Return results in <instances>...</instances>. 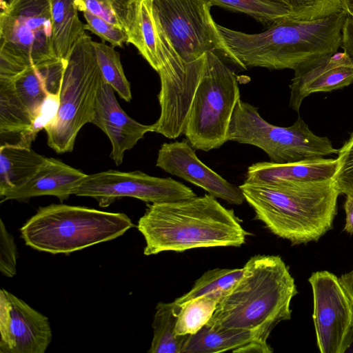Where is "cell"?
Here are the masks:
<instances>
[{
	"instance_id": "38",
	"label": "cell",
	"mask_w": 353,
	"mask_h": 353,
	"mask_svg": "<svg viewBox=\"0 0 353 353\" xmlns=\"http://www.w3.org/2000/svg\"><path fill=\"white\" fill-rule=\"evenodd\" d=\"M343 10L353 20V0H341Z\"/></svg>"
},
{
	"instance_id": "17",
	"label": "cell",
	"mask_w": 353,
	"mask_h": 353,
	"mask_svg": "<svg viewBox=\"0 0 353 353\" xmlns=\"http://www.w3.org/2000/svg\"><path fill=\"white\" fill-rule=\"evenodd\" d=\"M114 91L103 80L91 123L109 138L112 145L110 158L119 165L124 152L132 149L145 134L153 132V124L144 125L130 117L119 105Z\"/></svg>"
},
{
	"instance_id": "28",
	"label": "cell",
	"mask_w": 353,
	"mask_h": 353,
	"mask_svg": "<svg viewBox=\"0 0 353 353\" xmlns=\"http://www.w3.org/2000/svg\"><path fill=\"white\" fill-rule=\"evenodd\" d=\"M93 46L103 79L123 99L130 102L132 97L130 83L124 74L119 53L104 41H93Z\"/></svg>"
},
{
	"instance_id": "2",
	"label": "cell",
	"mask_w": 353,
	"mask_h": 353,
	"mask_svg": "<svg viewBox=\"0 0 353 353\" xmlns=\"http://www.w3.org/2000/svg\"><path fill=\"white\" fill-rule=\"evenodd\" d=\"M137 229L144 237L146 256L165 251L239 247L248 235L234 211L209 194L148 204Z\"/></svg>"
},
{
	"instance_id": "6",
	"label": "cell",
	"mask_w": 353,
	"mask_h": 353,
	"mask_svg": "<svg viewBox=\"0 0 353 353\" xmlns=\"http://www.w3.org/2000/svg\"><path fill=\"white\" fill-rule=\"evenodd\" d=\"M66 60L59 58L0 78V134H18L30 146L37 133L54 117Z\"/></svg>"
},
{
	"instance_id": "13",
	"label": "cell",
	"mask_w": 353,
	"mask_h": 353,
	"mask_svg": "<svg viewBox=\"0 0 353 353\" xmlns=\"http://www.w3.org/2000/svg\"><path fill=\"white\" fill-rule=\"evenodd\" d=\"M308 281L313 295L317 347L321 353H342L353 327V304L333 273L317 271Z\"/></svg>"
},
{
	"instance_id": "1",
	"label": "cell",
	"mask_w": 353,
	"mask_h": 353,
	"mask_svg": "<svg viewBox=\"0 0 353 353\" xmlns=\"http://www.w3.org/2000/svg\"><path fill=\"white\" fill-rule=\"evenodd\" d=\"M347 17L343 10L312 21L287 17L256 34L216 25L229 60L239 68L294 70L310 59L338 52Z\"/></svg>"
},
{
	"instance_id": "12",
	"label": "cell",
	"mask_w": 353,
	"mask_h": 353,
	"mask_svg": "<svg viewBox=\"0 0 353 353\" xmlns=\"http://www.w3.org/2000/svg\"><path fill=\"white\" fill-rule=\"evenodd\" d=\"M72 194L94 198L102 208L123 197L162 203L196 196L190 188L170 177L152 176L141 171L112 170L86 174L74 188Z\"/></svg>"
},
{
	"instance_id": "20",
	"label": "cell",
	"mask_w": 353,
	"mask_h": 353,
	"mask_svg": "<svg viewBox=\"0 0 353 353\" xmlns=\"http://www.w3.org/2000/svg\"><path fill=\"white\" fill-rule=\"evenodd\" d=\"M271 353L268 343L259 341L250 332L239 330H215L204 325L194 334L187 336L181 353Z\"/></svg>"
},
{
	"instance_id": "32",
	"label": "cell",
	"mask_w": 353,
	"mask_h": 353,
	"mask_svg": "<svg viewBox=\"0 0 353 353\" xmlns=\"http://www.w3.org/2000/svg\"><path fill=\"white\" fill-rule=\"evenodd\" d=\"M86 21L85 30H88L99 37L102 41H107L113 47H121L128 41L127 32L121 28L114 25L89 12H83Z\"/></svg>"
},
{
	"instance_id": "30",
	"label": "cell",
	"mask_w": 353,
	"mask_h": 353,
	"mask_svg": "<svg viewBox=\"0 0 353 353\" xmlns=\"http://www.w3.org/2000/svg\"><path fill=\"white\" fill-rule=\"evenodd\" d=\"M290 18L312 21L343 11L341 0H286Z\"/></svg>"
},
{
	"instance_id": "5",
	"label": "cell",
	"mask_w": 353,
	"mask_h": 353,
	"mask_svg": "<svg viewBox=\"0 0 353 353\" xmlns=\"http://www.w3.org/2000/svg\"><path fill=\"white\" fill-rule=\"evenodd\" d=\"M132 227L124 213L53 203L39 207L20 233L25 244L36 250L69 254L117 239Z\"/></svg>"
},
{
	"instance_id": "23",
	"label": "cell",
	"mask_w": 353,
	"mask_h": 353,
	"mask_svg": "<svg viewBox=\"0 0 353 353\" xmlns=\"http://www.w3.org/2000/svg\"><path fill=\"white\" fill-rule=\"evenodd\" d=\"M142 0H75L79 11L89 12L123 29L133 43Z\"/></svg>"
},
{
	"instance_id": "39",
	"label": "cell",
	"mask_w": 353,
	"mask_h": 353,
	"mask_svg": "<svg viewBox=\"0 0 353 353\" xmlns=\"http://www.w3.org/2000/svg\"><path fill=\"white\" fill-rule=\"evenodd\" d=\"M269 1H276V2H279V3H285V4H286V5H287L286 0H269Z\"/></svg>"
},
{
	"instance_id": "34",
	"label": "cell",
	"mask_w": 353,
	"mask_h": 353,
	"mask_svg": "<svg viewBox=\"0 0 353 353\" xmlns=\"http://www.w3.org/2000/svg\"><path fill=\"white\" fill-rule=\"evenodd\" d=\"M341 48L353 62V20L349 17L343 26Z\"/></svg>"
},
{
	"instance_id": "3",
	"label": "cell",
	"mask_w": 353,
	"mask_h": 353,
	"mask_svg": "<svg viewBox=\"0 0 353 353\" xmlns=\"http://www.w3.org/2000/svg\"><path fill=\"white\" fill-rule=\"evenodd\" d=\"M238 282L221 299L207 325L215 330L253 333L264 343L274 327L290 320L298 293L288 267L278 255H255Z\"/></svg>"
},
{
	"instance_id": "18",
	"label": "cell",
	"mask_w": 353,
	"mask_h": 353,
	"mask_svg": "<svg viewBox=\"0 0 353 353\" xmlns=\"http://www.w3.org/2000/svg\"><path fill=\"white\" fill-rule=\"evenodd\" d=\"M85 176L84 172L60 160L46 157L26 182L0 193L1 202L23 201L40 196H54L63 201L72 194L74 188Z\"/></svg>"
},
{
	"instance_id": "27",
	"label": "cell",
	"mask_w": 353,
	"mask_h": 353,
	"mask_svg": "<svg viewBox=\"0 0 353 353\" xmlns=\"http://www.w3.org/2000/svg\"><path fill=\"white\" fill-rule=\"evenodd\" d=\"M217 6L234 12L250 15L269 26L283 19L290 17V10L283 3L269 0H208Z\"/></svg>"
},
{
	"instance_id": "10",
	"label": "cell",
	"mask_w": 353,
	"mask_h": 353,
	"mask_svg": "<svg viewBox=\"0 0 353 353\" xmlns=\"http://www.w3.org/2000/svg\"><path fill=\"white\" fill-rule=\"evenodd\" d=\"M250 144L263 150L271 161L293 163L338 154L327 137L313 133L301 118L289 127H279L263 119L255 106L237 101L228 132V141Z\"/></svg>"
},
{
	"instance_id": "19",
	"label": "cell",
	"mask_w": 353,
	"mask_h": 353,
	"mask_svg": "<svg viewBox=\"0 0 353 353\" xmlns=\"http://www.w3.org/2000/svg\"><path fill=\"white\" fill-rule=\"evenodd\" d=\"M337 159L320 158L293 163L258 162L248 167L245 183L255 184L307 181L333 178Z\"/></svg>"
},
{
	"instance_id": "14",
	"label": "cell",
	"mask_w": 353,
	"mask_h": 353,
	"mask_svg": "<svg viewBox=\"0 0 353 353\" xmlns=\"http://www.w3.org/2000/svg\"><path fill=\"white\" fill-rule=\"evenodd\" d=\"M0 335L1 353H44L52 339L48 318L3 288Z\"/></svg>"
},
{
	"instance_id": "8",
	"label": "cell",
	"mask_w": 353,
	"mask_h": 353,
	"mask_svg": "<svg viewBox=\"0 0 353 353\" xmlns=\"http://www.w3.org/2000/svg\"><path fill=\"white\" fill-rule=\"evenodd\" d=\"M58 59L50 0H9L0 14V78Z\"/></svg>"
},
{
	"instance_id": "16",
	"label": "cell",
	"mask_w": 353,
	"mask_h": 353,
	"mask_svg": "<svg viewBox=\"0 0 353 353\" xmlns=\"http://www.w3.org/2000/svg\"><path fill=\"white\" fill-rule=\"evenodd\" d=\"M294 71L290 106L298 112L309 95L342 89L353 83V62L344 51L313 58Z\"/></svg>"
},
{
	"instance_id": "21",
	"label": "cell",
	"mask_w": 353,
	"mask_h": 353,
	"mask_svg": "<svg viewBox=\"0 0 353 353\" xmlns=\"http://www.w3.org/2000/svg\"><path fill=\"white\" fill-rule=\"evenodd\" d=\"M46 157L19 143L0 148V193L26 182L43 163Z\"/></svg>"
},
{
	"instance_id": "4",
	"label": "cell",
	"mask_w": 353,
	"mask_h": 353,
	"mask_svg": "<svg viewBox=\"0 0 353 353\" xmlns=\"http://www.w3.org/2000/svg\"><path fill=\"white\" fill-rule=\"evenodd\" d=\"M239 188L256 219L292 244L316 241L332 228L341 194L334 178Z\"/></svg>"
},
{
	"instance_id": "35",
	"label": "cell",
	"mask_w": 353,
	"mask_h": 353,
	"mask_svg": "<svg viewBox=\"0 0 353 353\" xmlns=\"http://www.w3.org/2000/svg\"><path fill=\"white\" fill-rule=\"evenodd\" d=\"M344 209L345 212L344 230L350 234H353V196H346Z\"/></svg>"
},
{
	"instance_id": "9",
	"label": "cell",
	"mask_w": 353,
	"mask_h": 353,
	"mask_svg": "<svg viewBox=\"0 0 353 353\" xmlns=\"http://www.w3.org/2000/svg\"><path fill=\"white\" fill-rule=\"evenodd\" d=\"M240 90L236 76L214 52L204 63L183 134L194 150L208 152L228 141L231 118Z\"/></svg>"
},
{
	"instance_id": "29",
	"label": "cell",
	"mask_w": 353,
	"mask_h": 353,
	"mask_svg": "<svg viewBox=\"0 0 353 353\" xmlns=\"http://www.w3.org/2000/svg\"><path fill=\"white\" fill-rule=\"evenodd\" d=\"M132 45L151 67L158 72L160 68L158 52L159 41L148 0L141 1L136 37Z\"/></svg>"
},
{
	"instance_id": "15",
	"label": "cell",
	"mask_w": 353,
	"mask_h": 353,
	"mask_svg": "<svg viewBox=\"0 0 353 353\" xmlns=\"http://www.w3.org/2000/svg\"><path fill=\"white\" fill-rule=\"evenodd\" d=\"M156 165L230 204L241 205L245 201L239 186L229 183L200 161L187 139L163 143Z\"/></svg>"
},
{
	"instance_id": "22",
	"label": "cell",
	"mask_w": 353,
	"mask_h": 353,
	"mask_svg": "<svg viewBox=\"0 0 353 353\" xmlns=\"http://www.w3.org/2000/svg\"><path fill=\"white\" fill-rule=\"evenodd\" d=\"M52 41L58 58L67 60L75 42L85 32L75 0H50Z\"/></svg>"
},
{
	"instance_id": "25",
	"label": "cell",
	"mask_w": 353,
	"mask_h": 353,
	"mask_svg": "<svg viewBox=\"0 0 353 353\" xmlns=\"http://www.w3.org/2000/svg\"><path fill=\"white\" fill-rule=\"evenodd\" d=\"M221 297L217 295H204L189 300L179 306L175 326L176 335L196 333L212 318Z\"/></svg>"
},
{
	"instance_id": "11",
	"label": "cell",
	"mask_w": 353,
	"mask_h": 353,
	"mask_svg": "<svg viewBox=\"0 0 353 353\" xmlns=\"http://www.w3.org/2000/svg\"><path fill=\"white\" fill-rule=\"evenodd\" d=\"M148 1L154 21L183 61L194 62L208 51L219 52L229 59V52L210 14V1Z\"/></svg>"
},
{
	"instance_id": "24",
	"label": "cell",
	"mask_w": 353,
	"mask_h": 353,
	"mask_svg": "<svg viewBox=\"0 0 353 353\" xmlns=\"http://www.w3.org/2000/svg\"><path fill=\"white\" fill-rule=\"evenodd\" d=\"M179 306L172 303H159L156 306L152 327L153 337L149 353H181L188 335H176L175 326Z\"/></svg>"
},
{
	"instance_id": "33",
	"label": "cell",
	"mask_w": 353,
	"mask_h": 353,
	"mask_svg": "<svg viewBox=\"0 0 353 353\" xmlns=\"http://www.w3.org/2000/svg\"><path fill=\"white\" fill-rule=\"evenodd\" d=\"M18 253L13 236L0 220V271L3 276L13 277L17 274Z\"/></svg>"
},
{
	"instance_id": "7",
	"label": "cell",
	"mask_w": 353,
	"mask_h": 353,
	"mask_svg": "<svg viewBox=\"0 0 353 353\" xmlns=\"http://www.w3.org/2000/svg\"><path fill=\"white\" fill-rule=\"evenodd\" d=\"M103 80L93 41L85 33L75 42L66 60L59 108L44 128L48 145L57 153L72 152L80 130L92 122Z\"/></svg>"
},
{
	"instance_id": "26",
	"label": "cell",
	"mask_w": 353,
	"mask_h": 353,
	"mask_svg": "<svg viewBox=\"0 0 353 353\" xmlns=\"http://www.w3.org/2000/svg\"><path fill=\"white\" fill-rule=\"evenodd\" d=\"M243 272V268L208 270L195 281L188 292L177 298L174 302L181 305L189 300L204 295H217L221 299L241 278Z\"/></svg>"
},
{
	"instance_id": "31",
	"label": "cell",
	"mask_w": 353,
	"mask_h": 353,
	"mask_svg": "<svg viewBox=\"0 0 353 353\" xmlns=\"http://www.w3.org/2000/svg\"><path fill=\"white\" fill-rule=\"evenodd\" d=\"M337 154L338 166L333 178L341 194L353 196V132Z\"/></svg>"
},
{
	"instance_id": "37",
	"label": "cell",
	"mask_w": 353,
	"mask_h": 353,
	"mask_svg": "<svg viewBox=\"0 0 353 353\" xmlns=\"http://www.w3.org/2000/svg\"><path fill=\"white\" fill-rule=\"evenodd\" d=\"M353 352V327L347 335L345 341L342 353Z\"/></svg>"
},
{
	"instance_id": "36",
	"label": "cell",
	"mask_w": 353,
	"mask_h": 353,
	"mask_svg": "<svg viewBox=\"0 0 353 353\" xmlns=\"http://www.w3.org/2000/svg\"><path fill=\"white\" fill-rule=\"evenodd\" d=\"M339 282L353 304V270L341 275Z\"/></svg>"
}]
</instances>
